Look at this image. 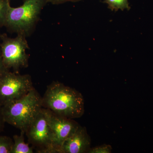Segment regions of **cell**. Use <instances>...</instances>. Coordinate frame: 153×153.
Wrapping results in <instances>:
<instances>
[{
    "label": "cell",
    "mask_w": 153,
    "mask_h": 153,
    "mask_svg": "<svg viewBox=\"0 0 153 153\" xmlns=\"http://www.w3.org/2000/svg\"><path fill=\"white\" fill-rule=\"evenodd\" d=\"M84 100L76 89L55 81L47 87L42 97V106L61 116L74 119L85 112Z\"/></svg>",
    "instance_id": "6da1fadb"
},
{
    "label": "cell",
    "mask_w": 153,
    "mask_h": 153,
    "mask_svg": "<svg viewBox=\"0 0 153 153\" xmlns=\"http://www.w3.org/2000/svg\"><path fill=\"white\" fill-rule=\"evenodd\" d=\"M34 88L30 75L6 71L0 76V105L22 98Z\"/></svg>",
    "instance_id": "277c9868"
},
{
    "label": "cell",
    "mask_w": 153,
    "mask_h": 153,
    "mask_svg": "<svg viewBox=\"0 0 153 153\" xmlns=\"http://www.w3.org/2000/svg\"><path fill=\"white\" fill-rule=\"evenodd\" d=\"M9 5L8 0H0V27L5 26Z\"/></svg>",
    "instance_id": "7c38bea8"
},
{
    "label": "cell",
    "mask_w": 153,
    "mask_h": 153,
    "mask_svg": "<svg viewBox=\"0 0 153 153\" xmlns=\"http://www.w3.org/2000/svg\"><path fill=\"white\" fill-rule=\"evenodd\" d=\"M5 123L4 120V116H3L2 111V107L0 105V133L2 131L4 128V123Z\"/></svg>",
    "instance_id": "9a60e30c"
},
{
    "label": "cell",
    "mask_w": 153,
    "mask_h": 153,
    "mask_svg": "<svg viewBox=\"0 0 153 153\" xmlns=\"http://www.w3.org/2000/svg\"><path fill=\"white\" fill-rule=\"evenodd\" d=\"M42 111L53 131L56 153H60L63 142L76 131L80 125L72 119L61 116L47 108Z\"/></svg>",
    "instance_id": "52a82bcc"
},
{
    "label": "cell",
    "mask_w": 153,
    "mask_h": 153,
    "mask_svg": "<svg viewBox=\"0 0 153 153\" xmlns=\"http://www.w3.org/2000/svg\"><path fill=\"white\" fill-rule=\"evenodd\" d=\"M25 134L36 152L56 153L54 134L42 108Z\"/></svg>",
    "instance_id": "5b68a950"
},
{
    "label": "cell",
    "mask_w": 153,
    "mask_h": 153,
    "mask_svg": "<svg viewBox=\"0 0 153 153\" xmlns=\"http://www.w3.org/2000/svg\"><path fill=\"white\" fill-rule=\"evenodd\" d=\"M8 70H9V69L6 68L4 65L2 57L1 52V48H0V76Z\"/></svg>",
    "instance_id": "5bb4252c"
},
{
    "label": "cell",
    "mask_w": 153,
    "mask_h": 153,
    "mask_svg": "<svg viewBox=\"0 0 153 153\" xmlns=\"http://www.w3.org/2000/svg\"><path fill=\"white\" fill-rule=\"evenodd\" d=\"M44 0H26L17 8L9 5L5 26L15 32L23 33L29 30L36 22Z\"/></svg>",
    "instance_id": "3957f363"
},
{
    "label": "cell",
    "mask_w": 153,
    "mask_h": 153,
    "mask_svg": "<svg viewBox=\"0 0 153 153\" xmlns=\"http://www.w3.org/2000/svg\"><path fill=\"white\" fill-rule=\"evenodd\" d=\"M5 123L26 132L42 106V97L35 88L22 98L2 106Z\"/></svg>",
    "instance_id": "7a4b0ae2"
},
{
    "label": "cell",
    "mask_w": 153,
    "mask_h": 153,
    "mask_svg": "<svg viewBox=\"0 0 153 153\" xmlns=\"http://www.w3.org/2000/svg\"><path fill=\"white\" fill-rule=\"evenodd\" d=\"M25 132L21 131L20 135H15L13 137V144L11 153H33V148L29 146L25 141Z\"/></svg>",
    "instance_id": "9c48e42d"
},
{
    "label": "cell",
    "mask_w": 153,
    "mask_h": 153,
    "mask_svg": "<svg viewBox=\"0 0 153 153\" xmlns=\"http://www.w3.org/2000/svg\"><path fill=\"white\" fill-rule=\"evenodd\" d=\"M112 147L109 145L103 144L92 149L91 148L88 153H111Z\"/></svg>",
    "instance_id": "4fadbf2b"
},
{
    "label": "cell",
    "mask_w": 153,
    "mask_h": 153,
    "mask_svg": "<svg viewBox=\"0 0 153 153\" xmlns=\"http://www.w3.org/2000/svg\"><path fill=\"white\" fill-rule=\"evenodd\" d=\"M90 137L85 127L79 126L76 131L63 142L60 153H88L90 149Z\"/></svg>",
    "instance_id": "ba28073f"
},
{
    "label": "cell",
    "mask_w": 153,
    "mask_h": 153,
    "mask_svg": "<svg viewBox=\"0 0 153 153\" xmlns=\"http://www.w3.org/2000/svg\"><path fill=\"white\" fill-rule=\"evenodd\" d=\"M104 2L108 5V8L112 11H123L125 9L128 10L130 9L128 0H105Z\"/></svg>",
    "instance_id": "30bf717a"
},
{
    "label": "cell",
    "mask_w": 153,
    "mask_h": 153,
    "mask_svg": "<svg viewBox=\"0 0 153 153\" xmlns=\"http://www.w3.org/2000/svg\"><path fill=\"white\" fill-rule=\"evenodd\" d=\"M59 1H72V0H58Z\"/></svg>",
    "instance_id": "2e32d148"
},
{
    "label": "cell",
    "mask_w": 153,
    "mask_h": 153,
    "mask_svg": "<svg viewBox=\"0 0 153 153\" xmlns=\"http://www.w3.org/2000/svg\"><path fill=\"white\" fill-rule=\"evenodd\" d=\"M13 140L10 137L0 136V153H11Z\"/></svg>",
    "instance_id": "8fae6325"
},
{
    "label": "cell",
    "mask_w": 153,
    "mask_h": 153,
    "mask_svg": "<svg viewBox=\"0 0 153 153\" xmlns=\"http://www.w3.org/2000/svg\"><path fill=\"white\" fill-rule=\"evenodd\" d=\"M0 44L3 62L8 69L17 70L28 66V57L26 54L27 43L23 36L19 35L16 38L2 36Z\"/></svg>",
    "instance_id": "8992f818"
}]
</instances>
